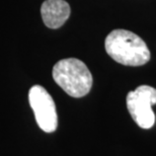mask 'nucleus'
I'll use <instances>...</instances> for the list:
<instances>
[{"label":"nucleus","instance_id":"4","mask_svg":"<svg viewBox=\"0 0 156 156\" xmlns=\"http://www.w3.org/2000/svg\"><path fill=\"white\" fill-rule=\"evenodd\" d=\"M29 101L39 127L46 133H53L58 127L56 105L50 93L41 85L30 89Z\"/></svg>","mask_w":156,"mask_h":156},{"label":"nucleus","instance_id":"1","mask_svg":"<svg viewBox=\"0 0 156 156\" xmlns=\"http://www.w3.org/2000/svg\"><path fill=\"white\" fill-rule=\"evenodd\" d=\"M112 59L126 66H142L150 60V51L139 36L127 30H114L105 41Z\"/></svg>","mask_w":156,"mask_h":156},{"label":"nucleus","instance_id":"5","mask_svg":"<svg viewBox=\"0 0 156 156\" xmlns=\"http://www.w3.org/2000/svg\"><path fill=\"white\" fill-rule=\"evenodd\" d=\"M71 9L64 0H46L41 7L44 23L49 29H59L69 18Z\"/></svg>","mask_w":156,"mask_h":156},{"label":"nucleus","instance_id":"3","mask_svg":"<svg viewBox=\"0 0 156 156\" xmlns=\"http://www.w3.org/2000/svg\"><path fill=\"white\" fill-rule=\"evenodd\" d=\"M127 108L133 120L142 129H150L155 123L152 105L156 104V89L149 85L138 86L127 95Z\"/></svg>","mask_w":156,"mask_h":156},{"label":"nucleus","instance_id":"2","mask_svg":"<svg viewBox=\"0 0 156 156\" xmlns=\"http://www.w3.org/2000/svg\"><path fill=\"white\" fill-rule=\"evenodd\" d=\"M52 74L55 82L72 98H82L91 89V73L86 65L76 58L57 62Z\"/></svg>","mask_w":156,"mask_h":156}]
</instances>
